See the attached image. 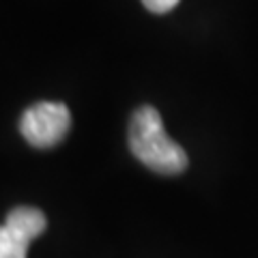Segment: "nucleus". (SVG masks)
I'll use <instances>...</instances> for the list:
<instances>
[{
	"instance_id": "1",
	"label": "nucleus",
	"mask_w": 258,
	"mask_h": 258,
	"mask_svg": "<svg viewBox=\"0 0 258 258\" xmlns=\"http://www.w3.org/2000/svg\"><path fill=\"white\" fill-rule=\"evenodd\" d=\"M127 140L134 157L149 170L166 176H174L187 170V153L166 134L159 112L153 106H140L132 114Z\"/></svg>"
},
{
	"instance_id": "2",
	"label": "nucleus",
	"mask_w": 258,
	"mask_h": 258,
	"mask_svg": "<svg viewBox=\"0 0 258 258\" xmlns=\"http://www.w3.org/2000/svg\"><path fill=\"white\" fill-rule=\"evenodd\" d=\"M71 127L69 108L60 101H39L30 106L20 118L24 140L35 149L56 147Z\"/></svg>"
},
{
	"instance_id": "3",
	"label": "nucleus",
	"mask_w": 258,
	"mask_h": 258,
	"mask_svg": "<svg viewBox=\"0 0 258 258\" xmlns=\"http://www.w3.org/2000/svg\"><path fill=\"white\" fill-rule=\"evenodd\" d=\"M5 226L13 235H18L20 239L26 241V243H30L32 239L43 235L47 220H45V213L37 207H15L7 213Z\"/></svg>"
},
{
	"instance_id": "4",
	"label": "nucleus",
	"mask_w": 258,
	"mask_h": 258,
	"mask_svg": "<svg viewBox=\"0 0 258 258\" xmlns=\"http://www.w3.org/2000/svg\"><path fill=\"white\" fill-rule=\"evenodd\" d=\"M28 245L30 243L13 235L7 226H0V258H26Z\"/></svg>"
},
{
	"instance_id": "5",
	"label": "nucleus",
	"mask_w": 258,
	"mask_h": 258,
	"mask_svg": "<svg viewBox=\"0 0 258 258\" xmlns=\"http://www.w3.org/2000/svg\"><path fill=\"white\" fill-rule=\"evenodd\" d=\"M181 0H142V5L147 7L151 13H168L172 11Z\"/></svg>"
}]
</instances>
